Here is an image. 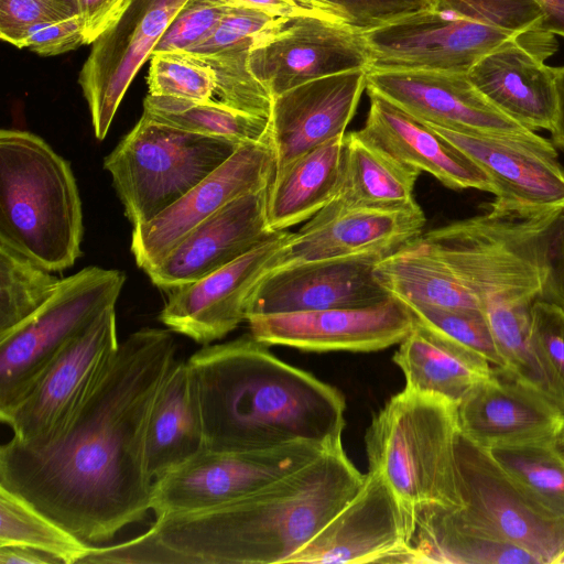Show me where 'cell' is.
Here are the masks:
<instances>
[{"label": "cell", "instance_id": "obj_49", "mask_svg": "<svg viewBox=\"0 0 564 564\" xmlns=\"http://www.w3.org/2000/svg\"><path fill=\"white\" fill-rule=\"evenodd\" d=\"M0 564H61L55 557L25 546H0Z\"/></svg>", "mask_w": 564, "mask_h": 564}, {"label": "cell", "instance_id": "obj_30", "mask_svg": "<svg viewBox=\"0 0 564 564\" xmlns=\"http://www.w3.org/2000/svg\"><path fill=\"white\" fill-rule=\"evenodd\" d=\"M344 135L321 144L274 174L267 198L272 231H284L311 219L334 198L340 178Z\"/></svg>", "mask_w": 564, "mask_h": 564}, {"label": "cell", "instance_id": "obj_44", "mask_svg": "<svg viewBox=\"0 0 564 564\" xmlns=\"http://www.w3.org/2000/svg\"><path fill=\"white\" fill-rule=\"evenodd\" d=\"M77 15V0H0V37L13 44L31 25Z\"/></svg>", "mask_w": 564, "mask_h": 564}, {"label": "cell", "instance_id": "obj_29", "mask_svg": "<svg viewBox=\"0 0 564 564\" xmlns=\"http://www.w3.org/2000/svg\"><path fill=\"white\" fill-rule=\"evenodd\" d=\"M207 451L194 373L176 360L155 399L148 427L147 462L155 480Z\"/></svg>", "mask_w": 564, "mask_h": 564}, {"label": "cell", "instance_id": "obj_34", "mask_svg": "<svg viewBox=\"0 0 564 564\" xmlns=\"http://www.w3.org/2000/svg\"><path fill=\"white\" fill-rule=\"evenodd\" d=\"M0 546L31 547L59 563L74 564L80 563L93 545L0 486Z\"/></svg>", "mask_w": 564, "mask_h": 564}, {"label": "cell", "instance_id": "obj_15", "mask_svg": "<svg viewBox=\"0 0 564 564\" xmlns=\"http://www.w3.org/2000/svg\"><path fill=\"white\" fill-rule=\"evenodd\" d=\"M370 62L362 33L344 23L299 17L257 43L248 65L274 98L314 79L369 69Z\"/></svg>", "mask_w": 564, "mask_h": 564}, {"label": "cell", "instance_id": "obj_42", "mask_svg": "<svg viewBox=\"0 0 564 564\" xmlns=\"http://www.w3.org/2000/svg\"><path fill=\"white\" fill-rule=\"evenodd\" d=\"M227 0H186L176 12L152 54L188 52L217 29L230 8Z\"/></svg>", "mask_w": 564, "mask_h": 564}, {"label": "cell", "instance_id": "obj_26", "mask_svg": "<svg viewBox=\"0 0 564 564\" xmlns=\"http://www.w3.org/2000/svg\"><path fill=\"white\" fill-rule=\"evenodd\" d=\"M360 138L398 161L426 172L453 189L475 188L495 195L487 174L464 151L430 124L373 90Z\"/></svg>", "mask_w": 564, "mask_h": 564}, {"label": "cell", "instance_id": "obj_45", "mask_svg": "<svg viewBox=\"0 0 564 564\" xmlns=\"http://www.w3.org/2000/svg\"><path fill=\"white\" fill-rule=\"evenodd\" d=\"M85 43L80 15L36 23L25 29L12 45L26 47L42 56L73 51Z\"/></svg>", "mask_w": 564, "mask_h": 564}, {"label": "cell", "instance_id": "obj_40", "mask_svg": "<svg viewBox=\"0 0 564 564\" xmlns=\"http://www.w3.org/2000/svg\"><path fill=\"white\" fill-rule=\"evenodd\" d=\"M289 20L256 8L231 4L214 33L185 53L206 57L235 47H253Z\"/></svg>", "mask_w": 564, "mask_h": 564}, {"label": "cell", "instance_id": "obj_50", "mask_svg": "<svg viewBox=\"0 0 564 564\" xmlns=\"http://www.w3.org/2000/svg\"><path fill=\"white\" fill-rule=\"evenodd\" d=\"M544 13L542 29L564 37V0H534Z\"/></svg>", "mask_w": 564, "mask_h": 564}, {"label": "cell", "instance_id": "obj_4", "mask_svg": "<svg viewBox=\"0 0 564 564\" xmlns=\"http://www.w3.org/2000/svg\"><path fill=\"white\" fill-rule=\"evenodd\" d=\"M83 210L70 164L41 137L0 131V242L56 272L80 256Z\"/></svg>", "mask_w": 564, "mask_h": 564}, {"label": "cell", "instance_id": "obj_25", "mask_svg": "<svg viewBox=\"0 0 564 564\" xmlns=\"http://www.w3.org/2000/svg\"><path fill=\"white\" fill-rule=\"evenodd\" d=\"M457 417L459 431L485 448L554 442L564 433L558 406L498 369L457 404Z\"/></svg>", "mask_w": 564, "mask_h": 564}, {"label": "cell", "instance_id": "obj_28", "mask_svg": "<svg viewBox=\"0 0 564 564\" xmlns=\"http://www.w3.org/2000/svg\"><path fill=\"white\" fill-rule=\"evenodd\" d=\"M420 174V170L390 156L360 138L356 131L345 133L337 192L316 216L413 206L417 204L413 191Z\"/></svg>", "mask_w": 564, "mask_h": 564}, {"label": "cell", "instance_id": "obj_46", "mask_svg": "<svg viewBox=\"0 0 564 564\" xmlns=\"http://www.w3.org/2000/svg\"><path fill=\"white\" fill-rule=\"evenodd\" d=\"M531 317L536 344L564 387V303L536 300Z\"/></svg>", "mask_w": 564, "mask_h": 564}, {"label": "cell", "instance_id": "obj_18", "mask_svg": "<svg viewBox=\"0 0 564 564\" xmlns=\"http://www.w3.org/2000/svg\"><path fill=\"white\" fill-rule=\"evenodd\" d=\"M556 50L554 34L532 29L484 56L467 76L506 116L533 131H550L557 108L556 67L544 61Z\"/></svg>", "mask_w": 564, "mask_h": 564}, {"label": "cell", "instance_id": "obj_13", "mask_svg": "<svg viewBox=\"0 0 564 564\" xmlns=\"http://www.w3.org/2000/svg\"><path fill=\"white\" fill-rule=\"evenodd\" d=\"M362 34L371 59L369 68L456 74H468L484 56L519 35L435 9Z\"/></svg>", "mask_w": 564, "mask_h": 564}, {"label": "cell", "instance_id": "obj_1", "mask_svg": "<svg viewBox=\"0 0 564 564\" xmlns=\"http://www.w3.org/2000/svg\"><path fill=\"white\" fill-rule=\"evenodd\" d=\"M177 345L144 327L120 343L94 389L51 437L0 448V486L88 544L111 540L151 510V412Z\"/></svg>", "mask_w": 564, "mask_h": 564}, {"label": "cell", "instance_id": "obj_32", "mask_svg": "<svg viewBox=\"0 0 564 564\" xmlns=\"http://www.w3.org/2000/svg\"><path fill=\"white\" fill-rule=\"evenodd\" d=\"M373 275L390 296L404 304L479 310L419 237L380 259Z\"/></svg>", "mask_w": 564, "mask_h": 564}, {"label": "cell", "instance_id": "obj_41", "mask_svg": "<svg viewBox=\"0 0 564 564\" xmlns=\"http://www.w3.org/2000/svg\"><path fill=\"white\" fill-rule=\"evenodd\" d=\"M435 10L520 34L542 28L544 13L534 0H435Z\"/></svg>", "mask_w": 564, "mask_h": 564}, {"label": "cell", "instance_id": "obj_21", "mask_svg": "<svg viewBox=\"0 0 564 564\" xmlns=\"http://www.w3.org/2000/svg\"><path fill=\"white\" fill-rule=\"evenodd\" d=\"M367 89L429 124L511 135L534 132L492 106L467 74L369 68Z\"/></svg>", "mask_w": 564, "mask_h": 564}, {"label": "cell", "instance_id": "obj_10", "mask_svg": "<svg viewBox=\"0 0 564 564\" xmlns=\"http://www.w3.org/2000/svg\"><path fill=\"white\" fill-rule=\"evenodd\" d=\"M116 305L102 311L56 356L33 388L0 414L13 438L39 444L51 437L87 398L118 352Z\"/></svg>", "mask_w": 564, "mask_h": 564}, {"label": "cell", "instance_id": "obj_16", "mask_svg": "<svg viewBox=\"0 0 564 564\" xmlns=\"http://www.w3.org/2000/svg\"><path fill=\"white\" fill-rule=\"evenodd\" d=\"M290 235L285 230L276 231L230 263L166 292L160 321L173 333L204 346L224 338L247 321L252 293Z\"/></svg>", "mask_w": 564, "mask_h": 564}, {"label": "cell", "instance_id": "obj_7", "mask_svg": "<svg viewBox=\"0 0 564 564\" xmlns=\"http://www.w3.org/2000/svg\"><path fill=\"white\" fill-rule=\"evenodd\" d=\"M455 455L463 506L420 512L459 529L511 542L541 564H554L564 551V519L536 503L487 448L460 431Z\"/></svg>", "mask_w": 564, "mask_h": 564}, {"label": "cell", "instance_id": "obj_17", "mask_svg": "<svg viewBox=\"0 0 564 564\" xmlns=\"http://www.w3.org/2000/svg\"><path fill=\"white\" fill-rule=\"evenodd\" d=\"M250 334L268 346L306 351H376L400 344L414 325L401 301L365 307L250 316Z\"/></svg>", "mask_w": 564, "mask_h": 564}, {"label": "cell", "instance_id": "obj_12", "mask_svg": "<svg viewBox=\"0 0 564 564\" xmlns=\"http://www.w3.org/2000/svg\"><path fill=\"white\" fill-rule=\"evenodd\" d=\"M186 0H126L91 43L78 76L94 134L106 138L132 79Z\"/></svg>", "mask_w": 564, "mask_h": 564}, {"label": "cell", "instance_id": "obj_48", "mask_svg": "<svg viewBox=\"0 0 564 564\" xmlns=\"http://www.w3.org/2000/svg\"><path fill=\"white\" fill-rule=\"evenodd\" d=\"M126 0H77L85 43L91 44L120 11Z\"/></svg>", "mask_w": 564, "mask_h": 564}, {"label": "cell", "instance_id": "obj_53", "mask_svg": "<svg viewBox=\"0 0 564 564\" xmlns=\"http://www.w3.org/2000/svg\"><path fill=\"white\" fill-rule=\"evenodd\" d=\"M554 445L558 453L564 457V433L561 434L555 441Z\"/></svg>", "mask_w": 564, "mask_h": 564}, {"label": "cell", "instance_id": "obj_36", "mask_svg": "<svg viewBox=\"0 0 564 564\" xmlns=\"http://www.w3.org/2000/svg\"><path fill=\"white\" fill-rule=\"evenodd\" d=\"M61 280L0 242V336L41 308L57 291Z\"/></svg>", "mask_w": 564, "mask_h": 564}, {"label": "cell", "instance_id": "obj_14", "mask_svg": "<svg viewBox=\"0 0 564 564\" xmlns=\"http://www.w3.org/2000/svg\"><path fill=\"white\" fill-rule=\"evenodd\" d=\"M270 135L240 144L215 171L148 223L133 227L131 252L143 271L161 261L189 231L234 199L268 186L275 174Z\"/></svg>", "mask_w": 564, "mask_h": 564}, {"label": "cell", "instance_id": "obj_47", "mask_svg": "<svg viewBox=\"0 0 564 564\" xmlns=\"http://www.w3.org/2000/svg\"><path fill=\"white\" fill-rule=\"evenodd\" d=\"M230 4L247 6L262 10L269 14L294 19L315 17L344 23L341 18L319 0H227ZM345 24V23H344Z\"/></svg>", "mask_w": 564, "mask_h": 564}, {"label": "cell", "instance_id": "obj_38", "mask_svg": "<svg viewBox=\"0 0 564 564\" xmlns=\"http://www.w3.org/2000/svg\"><path fill=\"white\" fill-rule=\"evenodd\" d=\"M149 95L209 101L216 78L210 66L185 52L152 54L147 77Z\"/></svg>", "mask_w": 564, "mask_h": 564}, {"label": "cell", "instance_id": "obj_43", "mask_svg": "<svg viewBox=\"0 0 564 564\" xmlns=\"http://www.w3.org/2000/svg\"><path fill=\"white\" fill-rule=\"evenodd\" d=\"M351 29L365 33L400 19L433 10L435 0H319Z\"/></svg>", "mask_w": 564, "mask_h": 564}, {"label": "cell", "instance_id": "obj_11", "mask_svg": "<svg viewBox=\"0 0 564 564\" xmlns=\"http://www.w3.org/2000/svg\"><path fill=\"white\" fill-rule=\"evenodd\" d=\"M414 529L387 479L368 470L359 492L288 563H414Z\"/></svg>", "mask_w": 564, "mask_h": 564}, {"label": "cell", "instance_id": "obj_35", "mask_svg": "<svg viewBox=\"0 0 564 564\" xmlns=\"http://www.w3.org/2000/svg\"><path fill=\"white\" fill-rule=\"evenodd\" d=\"M487 449L529 497L564 519V457L554 442Z\"/></svg>", "mask_w": 564, "mask_h": 564}, {"label": "cell", "instance_id": "obj_22", "mask_svg": "<svg viewBox=\"0 0 564 564\" xmlns=\"http://www.w3.org/2000/svg\"><path fill=\"white\" fill-rule=\"evenodd\" d=\"M269 185L234 199L196 226L144 271L151 282L165 292L187 285L272 237L276 231L267 218Z\"/></svg>", "mask_w": 564, "mask_h": 564}, {"label": "cell", "instance_id": "obj_27", "mask_svg": "<svg viewBox=\"0 0 564 564\" xmlns=\"http://www.w3.org/2000/svg\"><path fill=\"white\" fill-rule=\"evenodd\" d=\"M393 361L404 375L406 389L455 404L496 372L487 360L415 317Z\"/></svg>", "mask_w": 564, "mask_h": 564}, {"label": "cell", "instance_id": "obj_33", "mask_svg": "<svg viewBox=\"0 0 564 564\" xmlns=\"http://www.w3.org/2000/svg\"><path fill=\"white\" fill-rule=\"evenodd\" d=\"M142 115L188 132L240 144L262 141L269 137V118L239 111L216 99L196 101L148 94Z\"/></svg>", "mask_w": 564, "mask_h": 564}, {"label": "cell", "instance_id": "obj_23", "mask_svg": "<svg viewBox=\"0 0 564 564\" xmlns=\"http://www.w3.org/2000/svg\"><path fill=\"white\" fill-rule=\"evenodd\" d=\"M367 72L355 69L322 77L273 98L269 135L275 153V174L346 133L367 88Z\"/></svg>", "mask_w": 564, "mask_h": 564}, {"label": "cell", "instance_id": "obj_2", "mask_svg": "<svg viewBox=\"0 0 564 564\" xmlns=\"http://www.w3.org/2000/svg\"><path fill=\"white\" fill-rule=\"evenodd\" d=\"M365 475L332 447L230 503L155 518L144 533L93 546L84 564L288 563L361 489Z\"/></svg>", "mask_w": 564, "mask_h": 564}, {"label": "cell", "instance_id": "obj_39", "mask_svg": "<svg viewBox=\"0 0 564 564\" xmlns=\"http://www.w3.org/2000/svg\"><path fill=\"white\" fill-rule=\"evenodd\" d=\"M414 317L502 370L503 360L496 346L484 311L405 304Z\"/></svg>", "mask_w": 564, "mask_h": 564}, {"label": "cell", "instance_id": "obj_3", "mask_svg": "<svg viewBox=\"0 0 564 564\" xmlns=\"http://www.w3.org/2000/svg\"><path fill=\"white\" fill-rule=\"evenodd\" d=\"M187 362L207 451H261L295 442L343 445L340 391L279 359L251 334L206 345Z\"/></svg>", "mask_w": 564, "mask_h": 564}, {"label": "cell", "instance_id": "obj_20", "mask_svg": "<svg viewBox=\"0 0 564 564\" xmlns=\"http://www.w3.org/2000/svg\"><path fill=\"white\" fill-rule=\"evenodd\" d=\"M430 126L480 166L496 198L539 209L564 207V167L550 140L535 132L511 135Z\"/></svg>", "mask_w": 564, "mask_h": 564}, {"label": "cell", "instance_id": "obj_5", "mask_svg": "<svg viewBox=\"0 0 564 564\" xmlns=\"http://www.w3.org/2000/svg\"><path fill=\"white\" fill-rule=\"evenodd\" d=\"M458 432L457 404L406 388L389 399L367 429L369 470L387 479L414 521L425 509L463 506Z\"/></svg>", "mask_w": 564, "mask_h": 564}, {"label": "cell", "instance_id": "obj_6", "mask_svg": "<svg viewBox=\"0 0 564 564\" xmlns=\"http://www.w3.org/2000/svg\"><path fill=\"white\" fill-rule=\"evenodd\" d=\"M239 145L227 139L163 124L142 115L105 158L104 167L134 227L176 203Z\"/></svg>", "mask_w": 564, "mask_h": 564}, {"label": "cell", "instance_id": "obj_19", "mask_svg": "<svg viewBox=\"0 0 564 564\" xmlns=\"http://www.w3.org/2000/svg\"><path fill=\"white\" fill-rule=\"evenodd\" d=\"M383 257L380 253H365L307 261L271 271L252 293L247 319L256 315L365 307L383 303L392 296L373 275L376 263Z\"/></svg>", "mask_w": 564, "mask_h": 564}, {"label": "cell", "instance_id": "obj_52", "mask_svg": "<svg viewBox=\"0 0 564 564\" xmlns=\"http://www.w3.org/2000/svg\"><path fill=\"white\" fill-rule=\"evenodd\" d=\"M558 270L562 276V281L564 283V223L558 241Z\"/></svg>", "mask_w": 564, "mask_h": 564}, {"label": "cell", "instance_id": "obj_24", "mask_svg": "<svg viewBox=\"0 0 564 564\" xmlns=\"http://www.w3.org/2000/svg\"><path fill=\"white\" fill-rule=\"evenodd\" d=\"M425 223L419 204L393 210L315 215L297 232H291L274 254L269 272L314 260L365 253L387 256L420 237Z\"/></svg>", "mask_w": 564, "mask_h": 564}, {"label": "cell", "instance_id": "obj_37", "mask_svg": "<svg viewBox=\"0 0 564 564\" xmlns=\"http://www.w3.org/2000/svg\"><path fill=\"white\" fill-rule=\"evenodd\" d=\"M251 48L236 47L197 57L207 63L215 74L216 100L239 111L269 118L273 97L249 69Z\"/></svg>", "mask_w": 564, "mask_h": 564}, {"label": "cell", "instance_id": "obj_31", "mask_svg": "<svg viewBox=\"0 0 564 564\" xmlns=\"http://www.w3.org/2000/svg\"><path fill=\"white\" fill-rule=\"evenodd\" d=\"M532 299H503L486 304L503 372L535 389L564 412V387L541 352L532 330ZM499 370V369H498Z\"/></svg>", "mask_w": 564, "mask_h": 564}, {"label": "cell", "instance_id": "obj_9", "mask_svg": "<svg viewBox=\"0 0 564 564\" xmlns=\"http://www.w3.org/2000/svg\"><path fill=\"white\" fill-rule=\"evenodd\" d=\"M328 448L295 442L261 451H204L154 480L151 510L158 518L230 503L301 468Z\"/></svg>", "mask_w": 564, "mask_h": 564}, {"label": "cell", "instance_id": "obj_54", "mask_svg": "<svg viewBox=\"0 0 564 564\" xmlns=\"http://www.w3.org/2000/svg\"><path fill=\"white\" fill-rule=\"evenodd\" d=\"M554 564H564V551L563 553L556 558Z\"/></svg>", "mask_w": 564, "mask_h": 564}, {"label": "cell", "instance_id": "obj_8", "mask_svg": "<svg viewBox=\"0 0 564 564\" xmlns=\"http://www.w3.org/2000/svg\"><path fill=\"white\" fill-rule=\"evenodd\" d=\"M124 282L120 270L86 267L62 279L41 308L0 336V414L33 388L75 336L116 305Z\"/></svg>", "mask_w": 564, "mask_h": 564}, {"label": "cell", "instance_id": "obj_51", "mask_svg": "<svg viewBox=\"0 0 564 564\" xmlns=\"http://www.w3.org/2000/svg\"><path fill=\"white\" fill-rule=\"evenodd\" d=\"M556 91L557 108L550 132L553 143L564 149V66L556 67Z\"/></svg>", "mask_w": 564, "mask_h": 564}]
</instances>
